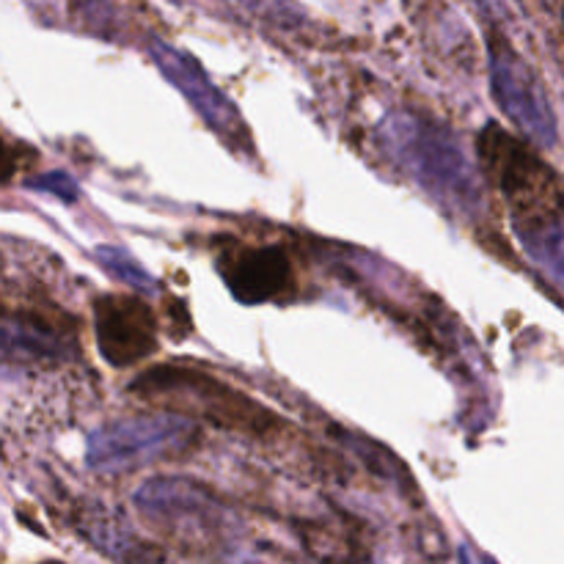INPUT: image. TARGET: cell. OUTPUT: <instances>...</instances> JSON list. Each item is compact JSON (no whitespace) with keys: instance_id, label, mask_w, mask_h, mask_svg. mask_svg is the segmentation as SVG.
Masks as SVG:
<instances>
[{"instance_id":"1","label":"cell","mask_w":564,"mask_h":564,"mask_svg":"<svg viewBox=\"0 0 564 564\" xmlns=\"http://www.w3.org/2000/svg\"><path fill=\"white\" fill-rule=\"evenodd\" d=\"M130 391L138 400L171 408L174 416L187 422L202 419L215 427L246 435H268L281 427L279 416L268 405L204 372L196 364H160L132 380Z\"/></svg>"},{"instance_id":"2","label":"cell","mask_w":564,"mask_h":564,"mask_svg":"<svg viewBox=\"0 0 564 564\" xmlns=\"http://www.w3.org/2000/svg\"><path fill=\"white\" fill-rule=\"evenodd\" d=\"M383 141L402 169L438 202L463 215H477L482 209L485 191L479 171L466 158L460 141L438 121L419 113H397L386 121Z\"/></svg>"},{"instance_id":"3","label":"cell","mask_w":564,"mask_h":564,"mask_svg":"<svg viewBox=\"0 0 564 564\" xmlns=\"http://www.w3.org/2000/svg\"><path fill=\"white\" fill-rule=\"evenodd\" d=\"M477 147L482 171L510 204L518 231L564 218V182L523 138L488 124Z\"/></svg>"},{"instance_id":"4","label":"cell","mask_w":564,"mask_h":564,"mask_svg":"<svg viewBox=\"0 0 564 564\" xmlns=\"http://www.w3.org/2000/svg\"><path fill=\"white\" fill-rule=\"evenodd\" d=\"M198 427L180 416H141L113 422L88 438V466L99 474H124L149 463L180 457L196 444Z\"/></svg>"},{"instance_id":"5","label":"cell","mask_w":564,"mask_h":564,"mask_svg":"<svg viewBox=\"0 0 564 564\" xmlns=\"http://www.w3.org/2000/svg\"><path fill=\"white\" fill-rule=\"evenodd\" d=\"M488 53L490 88H494V99L505 110L507 119L538 147H554L556 116L538 72L499 33L490 36Z\"/></svg>"},{"instance_id":"6","label":"cell","mask_w":564,"mask_h":564,"mask_svg":"<svg viewBox=\"0 0 564 564\" xmlns=\"http://www.w3.org/2000/svg\"><path fill=\"white\" fill-rule=\"evenodd\" d=\"M141 516L185 543H218L229 532L226 507L191 479H152L135 494Z\"/></svg>"},{"instance_id":"7","label":"cell","mask_w":564,"mask_h":564,"mask_svg":"<svg viewBox=\"0 0 564 564\" xmlns=\"http://www.w3.org/2000/svg\"><path fill=\"white\" fill-rule=\"evenodd\" d=\"M218 270L240 303L286 301L295 292V264L281 246L226 242L218 253Z\"/></svg>"},{"instance_id":"8","label":"cell","mask_w":564,"mask_h":564,"mask_svg":"<svg viewBox=\"0 0 564 564\" xmlns=\"http://www.w3.org/2000/svg\"><path fill=\"white\" fill-rule=\"evenodd\" d=\"M99 352L113 367H132L158 352V323L147 303L130 292H108L94 301Z\"/></svg>"},{"instance_id":"9","label":"cell","mask_w":564,"mask_h":564,"mask_svg":"<svg viewBox=\"0 0 564 564\" xmlns=\"http://www.w3.org/2000/svg\"><path fill=\"white\" fill-rule=\"evenodd\" d=\"M75 334L36 312V308H0V364L50 367L69 358Z\"/></svg>"},{"instance_id":"10","label":"cell","mask_w":564,"mask_h":564,"mask_svg":"<svg viewBox=\"0 0 564 564\" xmlns=\"http://www.w3.org/2000/svg\"><path fill=\"white\" fill-rule=\"evenodd\" d=\"M149 53H152L160 72H163V75L169 77L193 105H196V110L204 116V121H207L213 130H218L224 138H231L235 143L248 141V130L246 124H242L237 108L218 91V86L209 83V77L204 75L202 66H198L191 55L176 50L174 44L160 42V39H154Z\"/></svg>"},{"instance_id":"11","label":"cell","mask_w":564,"mask_h":564,"mask_svg":"<svg viewBox=\"0 0 564 564\" xmlns=\"http://www.w3.org/2000/svg\"><path fill=\"white\" fill-rule=\"evenodd\" d=\"M529 259L554 281L560 290H564V218L549 220L534 229L518 231Z\"/></svg>"},{"instance_id":"12","label":"cell","mask_w":564,"mask_h":564,"mask_svg":"<svg viewBox=\"0 0 564 564\" xmlns=\"http://www.w3.org/2000/svg\"><path fill=\"white\" fill-rule=\"evenodd\" d=\"M97 257H99V262H102V268L110 270V273H113L119 281H127V286H135V290H152L154 286L152 275L143 273V270L138 268V264L132 262L124 251H121V248L105 246V248H99Z\"/></svg>"},{"instance_id":"13","label":"cell","mask_w":564,"mask_h":564,"mask_svg":"<svg viewBox=\"0 0 564 564\" xmlns=\"http://www.w3.org/2000/svg\"><path fill=\"white\" fill-rule=\"evenodd\" d=\"M33 149L22 147V143L6 138V132L0 130V185L9 182L17 171L22 169V163H31Z\"/></svg>"},{"instance_id":"14","label":"cell","mask_w":564,"mask_h":564,"mask_svg":"<svg viewBox=\"0 0 564 564\" xmlns=\"http://www.w3.org/2000/svg\"><path fill=\"white\" fill-rule=\"evenodd\" d=\"M31 187H42V191L55 193V196H61V198H64V202H75V196H77L75 185H72V180L66 174L42 176V180H33Z\"/></svg>"},{"instance_id":"15","label":"cell","mask_w":564,"mask_h":564,"mask_svg":"<svg viewBox=\"0 0 564 564\" xmlns=\"http://www.w3.org/2000/svg\"><path fill=\"white\" fill-rule=\"evenodd\" d=\"M44 564H61V562H44Z\"/></svg>"},{"instance_id":"16","label":"cell","mask_w":564,"mask_h":564,"mask_svg":"<svg viewBox=\"0 0 564 564\" xmlns=\"http://www.w3.org/2000/svg\"><path fill=\"white\" fill-rule=\"evenodd\" d=\"M485 564H496V562H490V560H488V562H485Z\"/></svg>"}]
</instances>
